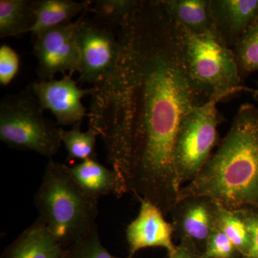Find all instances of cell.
<instances>
[{"label": "cell", "instance_id": "6da1fadb", "mask_svg": "<svg viewBox=\"0 0 258 258\" xmlns=\"http://www.w3.org/2000/svg\"><path fill=\"white\" fill-rule=\"evenodd\" d=\"M118 37L119 64L94 86L89 127L111 166L128 161V192L167 216L181 189L174 158L180 122L210 101L186 69L175 23L161 0H142Z\"/></svg>", "mask_w": 258, "mask_h": 258}, {"label": "cell", "instance_id": "7a4b0ae2", "mask_svg": "<svg viewBox=\"0 0 258 258\" xmlns=\"http://www.w3.org/2000/svg\"><path fill=\"white\" fill-rule=\"evenodd\" d=\"M190 196L207 197L232 211L258 212V106L241 105L216 152L178 200Z\"/></svg>", "mask_w": 258, "mask_h": 258}, {"label": "cell", "instance_id": "3957f363", "mask_svg": "<svg viewBox=\"0 0 258 258\" xmlns=\"http://www.w3.org/2000/svg\"><path fill=\"white\" fill-rule=\"evenodd\" d=\"M39 220L67 249L97 229L98 199L76 181L71 167L49 159L34 198Z\"/></svg>", "mask_w": 258, "mask_h": 258}, {"label": "cell", "instance_id": "277c9868", "mask_svg": "<svg viewBox=\"0 0 258 258\" xmlns=\"http://www.w3.org/2000/svg\"><path fill=\"white\" fill-rule=\"evenodd\" d=\"M174 23L186 69L210 101L220 103L252 93V88L242 84L232 49L216 37L195 35Z\"/></svg>", "mask_w": 258, "mask_h": 258}, {"label": "cell", "instance_id": "5b68a950", "mask_svg": "<svg viewBox=\"0 0 258 258\" xmlns=\"http://www.w3.org/2000/svg\"><path fill=\"white\" fill-rule=\"evenodd\" d=\"M44 111L28 89L7 95L0 102V140L12 149L52 159L62 144L61 128Z\"/></svg>", "mask_w": 258, "mask_h": 258}, {"label": "cell", "instance_id": "8992f818", "mask_svg": "<svg viewBox=\"0 0 258 258\" xmlns=\"http://www.w3.org/2000/svg\"><path fill=\"white\" fill-rule=\"evenodd\" d=\"M218 102L210 101L183 117L174 144V165L180 187L198 175L220 143L218 125L223 117Z\"/></svg>", "mask_w": 258, "mask_h": 258}, {"label": "cell", "instance_id": "52a82bcc", "mask_svg": "<svg viewBox=\"0 0 258 258\" xmlns=\"http://www.w3.org/2000/svg\"><path fill=\"white\" fill-rule=\"evenodd\" d=\"M78 43L81 55L78 83L94 86L115 74L122 49L113 30L85 17L78 32Z\"/></svg>", "mask_w": 258, "mask_h": 258}, {"label": "cell", "instance_id": "ba28073f", "mask_svg": "<svg viewBox=\"0 0 258 258\" xmlns=\"http://www.w3.org/2000/svg\"><path fill=\"white\" fill-rule=\"evenodd\" d=\"M89 10L78 20L63 24L32 35V48L38 64L37 74L42 81H50L59 73L74 74L79 72L81 55L78 32L83 19Z\"/></svg>", "mask_w": 258, "mask_h": 258}, {"label": "cell", "instance_id": "9c48e42d", "mask_svg": "<svg viewBox=\"0 0 258 258\" xmlns=\"http://www.w3.org/2000/svg\"><path fill=\"white\" fill-rule=\"evenodd\" d=\"M27 89L36 98L44 111L49 110L57 120V125H74L82 123L88 115L83 106V97L93 94L94 86L82 89L72 74L64 75L60 80L35 81Z\"/></svg>", "mask_w": 258, "mask_h": 258}, {"label": "cell", "instance_id": "30bf717a", "mask_svg": "<svg viewBox=\"0 0 258 258\" xmlns=\"http://www.w3.org/2000/svg\"><path fill=\"white\" fill-rule=\"evenodd\" d=\"M217 203L204 196L179 199L171 210L174 235L193 242L203 253L209 237L216 229Z\"/></svg>", "mask_w": 258, "mask_h": 258}, {"label": "cell", "instance_id": "8fae6325", "mask_svg": "<svg viewBox=\"0 0 258 258\" xmlns=\"http://www.w3.org/2000/svg\"><path fill=\"white\" fill-rule=\"evenodd\" d=\"M138 200L140 203L138 216L125 230L129 257H133L140 249L148 247H161L171 255L176 248L172 240L174 235L172 223L166 221L160 209L149 200L143 198Z\"/></svg>", "mask_w": 258, "mask_h": 258}, {"label": "cell", "instance_id": "7c38bea8", "mask_svg": "<svg viewBox=\"0 0 258 258\" xmlns=\"http://www.w3.org/2000/svg\"><path fill=\"white\" fill-rule=\"evenodd\" d=\"M210 6L219 37L230 49L258 15V0H210Z\"/></svg>", "mask_w": 258, "mask_h": 258}, {"label": "cell", "instance_id": "4fadbf2b", "mask_svg": "<svg viewBox=\"0 0 258 258\" xmlns=\"http://www.w3.org/2000/svg\"><path fill=\"white\" fill-rule=\"evenodd\" d=\"M64 248L38 218L5 248L1 258H66Z\"/></svg>", "mask_w": 258, "mask_h": 258}, {"label": "cell", "instance_id": "5bb4252c", "mask_svg": "<svg viewBox=\"0 0 258 258\" xmlns=\"http://www.w3.org/2000/svg\"><path fill=\"white\" fill-rule=\"evenodd\" d=\"M161 2L173 20L189 32L195 35H209L220 40L212 18L210 0Z\"/></svg>", "mask_w": 258, "mask_h": 258}, {"label": "cell", "instance_id": "9a60e30c", "mask_svg": "<svg viewBox=\"0 0 258 258\" xmlns=\"http://www.w3.org/2000/svg\"><path fill=\"white\" fill-rule=\"evenodd\" d=\"M92 1L82 3L74 0H33L35 23L32 35L63 24L71 23L78 15L90 10Z\"/></svg>", "mask_w": 258, "mask_h": 258}, {"label": "cell", "instance_id": "2e32d148", "mask_svg": "<svg viewBox=\"0 0 258 258\" xmlns=\"http://www.w3.org/2000/svg\"><path fill=\"white\" fill-rule=\"evenodd\" d=\"M76 181L93 198L116 195L118 189L114 171L98 162L97 159L81 161L71 167Z\"/></svg>", "mask_w": 258, "mask_h": 258}, {"label": "cell", "instance_id": "e0dca14e", "mask_svg": "<svg viewBox=\"0 0 258 258\" xmlns=\"http://www.w3.org/2000/svg\"><path fill=\"white\" fill-rule=\"evenodd\" d=\"M35 23L33 0H0V37L30 32Z\"/></svg>", "mask_w": 258, "mask_h": 258}, {"label": "cell", "instance_id": "ac0fdd59", "mask_svg": "<svg viewBox=\"0 0 258 258\" xmlns=\"http://www.w3.org/2000/svg\"><path fill=\"white\" fill-rule=\"evenodd\" d=\"M142 0H98L93 2L89 13L96 23L109 30H118L128 23Z\"/></svg>", "mask_w": 258, "mask_h": 258}, {"label": "cell", "instance_id": "d6986e66", "mask_svg": "<svg viewBox=\"0 0 258 258\" xmlns=\"http://www.w3.org/2000/svg\"><path fill=\"white\" fill-rule=\"evenodd\" d=\"M215 225L235 244L242 257H245L250 249L251 239L241 212L232 211L217 203Z\"/></svg>", "mask_w": 258, "mask_h": 258}, {"label": "cell", "instance_id": "ffe728a7", "mask_svg": "<svg viewBox=\"0 0 258 258\" xmlns=\"http://www.w3.org/2000/svg\"><path fill=\"white\" fill-rule=\"evenodd\" d=\"M232 51L242 81L258 71V15L246 29Z\"/></svg>", "mask_w": 258, "mask_h": 258}, {"label": "cell", "instance_id": "44dd1931", "mask_svg": "<svg viewBox=\"0 0 258 258\" xmlns=\"http://www.w3.org/2000/svg\"><path fill=\"white\" fill-rule=\"evenodd\" d=\"M81 123L69 131L60 128L61 141L68 152L69 159L81 161L96 159V144L98 132L89 127L86 132L81 129Z\"/></svg>", "mask_w": 258, "mask_h": 258}, {"label": "cell", "instance_id": "7402d4cb", "mask_svg": "<svg viewBox=\"0 0 258 258\" xmlns=\"http://www.w3.org/2000/svg\"><path fill=\"white\" fill-rule=\"evenodd\" d=\"M66 258H123L113 256L102 244L98 229L67 248ZM124 258H133L128 257Z\"/></svg>", "mask_w": 258, "mask_h": 258}, {"label": "cell", "instance_id": "603a6c76", "mask_svg": "<svg viewBox=\"0 0 258 258\" xmlns=\"http://www.w3.org/2000/svg\"><path fill=\"white\" fill-rule=\"evenodd\" d=\"M203 255L204 258H238L242 254L230 239L216 228L209 237Z\"/></svg>", "mask_w": 258, "mask_h": 258}, {"label": "cell", "instance_id": "cb8c5ba5", "mask_svg": "<svg viewBox=\"0 0 258 258\" xmlns=\"http://www.w3.org/2000/svg\"><path fill=\"white\" fill-rule=\"evenodd\" d=\"M20 69V56L8 45L0 47V84L7 86L16 77Z\"/></svg>", "mask_w": 258, "mask_h": 258}, {"label": "cell", "instance_id": "d4e9b609", "mask_svg": "<svg viewBox=\"0 0 258 258\" xmlns=\"http://www.w3.org/2000/svg\"><path fill=\"white\" fill-rule=\"evenodd\" d=\"M248 228L251 239L250 249L243 258H258V212L253 210H240Z\"/></svg>", "mask_w": 258, "mask_h": 258}, {"label": "cell", "instance_id": "484cf974", "mask_svg": "<svg viewBox=\"0 0 258 258\" xmlns=\"http://www.w3.org/2000/svg\"><path fill=\"white\" fill-rule=\"evenodd\" d=\"M169 258H204L201 251L191 241L181 240L176 246L175 252L169 255Z\"/></svg>", "mask_w": 258, "mask_h": 258}, {"label": "cell", "instance_id": "4316f807", "mask_svg": "<svg viewBox=\"0 0 258 258\" xmlns=\"http://www.w3.org/2000/svg\"><path fill=\"white\" fill-rule=\"evenodd\" d=\"M251 94H252V96L254 97V99L256 100L258 102V84L257 88H252V93H251Z\"/></svg>", "mask_w": 258, "mask_h": 258}]
</instances>
